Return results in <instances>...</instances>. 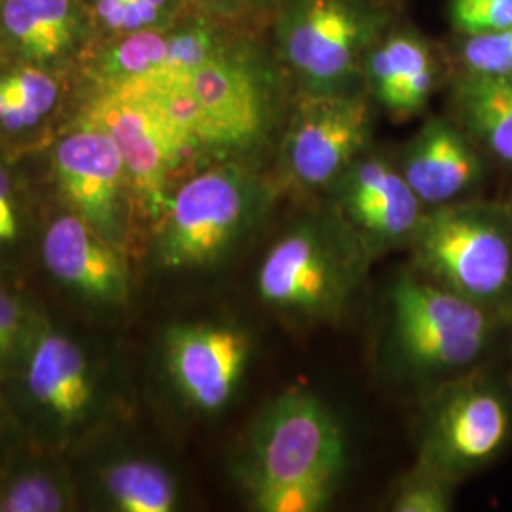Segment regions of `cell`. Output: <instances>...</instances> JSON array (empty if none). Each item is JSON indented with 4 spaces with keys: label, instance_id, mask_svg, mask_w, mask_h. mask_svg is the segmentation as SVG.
<instances>
[{
    "label": "cell",
    "instance_id": "52a82bcc",
    "mask_svg": "<svg viewBox=\"0 0 512 512\" xmlns=\"http://www.w3.org/2000/svg\"><path fill=\"white\" fill-rule=\"evenodd\" d=\"M84 126L107 133L122 152L128 179L154 217H162L167 186L198 143L145 93L110 82L86 114Z\"/></svg>",
    "mask_w": 512,
    "mask_h": 512
},
{
    "label": "cell",
    "instance_id": "8992f818",
    "mask_svg": "<svg viewBox=\"0 0 512 512\" xmlns=\"http://www.w3.org/2000/svg\"><path fill=\"white\" fill-rule=\"evenodd\" d=\"M196 105L200 147L249 150L275 122L277 67L260 57L224 48L186 74Z\"/></svg>",
    "mask_w": 512,
    "mask_h": 512
},
{
    "label": "cell",
    "instance_id": "4dcf8cb0",
    "mask_svg": "<svg viewBox=\"0 0 512 512\" xmlns=\"http://www.w3.org/2000/svg\"><path fill=\"white\" fill-rule=\"evenodd\" d=\"M169 0H129L131 8V33L150 29L164 18Z\"/></svg>",
    "mask_w": 512,
    "mask_h": 512
},
{
    "label": "cell",
    "instance_id": "ffe728a7",
    "mask_svg": "<svg viewBox=\"0 0 512 512\" xmlns=\"http://www.w3.org/2000/svg\"><path fill=\"white\" fill-rule=\"evenodd\" d=\"M2 21L23 54L33 59H54L73 44V0H4Z\"/></svg>",
    "mask_w": 512,
    "mask_h": 512
},
{
    "label": "cell",
    "instance_id": "30bf717a",
    "mask_svg": "<svg viewBox=\"0 0 512 512\" xmlns=\"http://www.w3.org/2000/svg\"><path fill=\"white\" fill-rule=\"evenodd\" d=\"M57 183L78 217L110 241L124 239V183L129 181L122 152L107 133L84 126L67 135L54 152Z\"/></svg>",
    "mask_w": 512,
    "mask_h": 512
},
{
    "label": "cell",
    "instance_id": "d4e9b609",
    "mask_svg": "<svg viewBox=\"0 0 512 512\" xmlns=\"http://www.w3.org/2000/svg\"><path fill=\"white\" fill-rule=\"evenodd\" d=\"M454 29L473 37L512 27V0H450Z\"/></svg>",
    "mask_w": 512,
    "mask_h": 512
},
{
    "label": "cell",
    "instance_id": "ba28073f",
    "mask_svg": "<svg viewBox=\"0 0 512 512\" xmlns=\"http://www.w3.org/2000/svg\"><path fill=\"white\" fill-rule=\"evenodd\" d=\"M370 137V107L359 92L302 93L281 141V171L302 190H321L344 175Z\"/></svg>",
    "mask_w": 512,
    "mask_h": 512
},
{
    "label": "cell",
    "instance_id": "d6986e66",
    "mask_svg": "<svg viewBox=\"0 0 512 512\" xmlns=\"http://www.w3.org/2000/svg\"><path fill=\"white\" fill-rule=\"evenodd\" d=\"M456 105L476 141L512 164V74L467 73L456 90Z\"/></svg>",
    "mask_w": 512,
    "mask_h": 512
},
{
    "label": "cell",
    "instance_id": "2e32d148",
    "mask_svg": "<svg viewBox=\"0 0 512 512\" xmlns=\"http://www.w3.org/2000/svg\"><path fill=\"white\" fill-rule=\"evenodd\" d=\"M224 48L228 46L202 25L175 33L141 29L110 54L107 67L112 82L177 76L192 73Z\"/></svg>",
    "mask_w": 512,
    "mask_h": 512
},
{
    "label": "cell",
    "instance_id": "f1b7e54d",
    "mask_svg": "<svg viewBox=\"0 0 512 512\" xmlns=\"http://www.w3.org/2000/svg\"><path fill=\"white\" fill-rule=\"evenodd\" d=\"M38 120L37 114L19 97L10 76L0 78V124L10 131H19L33 128Z\"/></svg>",
    "mask_w": 512,
    "mask_h": 512
},
{
    "label": "cell",
    "instance_id": "f546056e",
    "mask_svg": "<svg viewBox=\"0 0 512 512\" xmlns=\"http://www.w3.org/2000/svg\"><path fill=\"white\" fill-rule=\"evenodd\" d=\"M21 329V311L18 302L0 291V361L10 353Z\"/></svg>",
    "mask_w": 512,
    "mask_h": 512
},
{
    "label": "cell",
    "instance_id": "7402d4cb",
    "mask_svg": "<svg viewBox=\"0 0 512 512\" xmlns=\"http://www.w3.org/2000/svg\"><path fill=\"white\" fill-rule=\"evenodd\" d=\"M107 490L124 512H169L177 501L171 476L147 461H124L110 467L105 476Z\"/></svg>",
    "mask_w": 512,
    "mask_h": 512
},
{
    "label": "cell",
    "instance_id": "277c9868",
    "mask_svg": "<svg viewBox=\"0 0 512 512\" xmlns=\"http://www.w3.org/2000/svg\"><path fill=\"white\" fill-rule=\"evenodd\" d=\"M262 203V184L239 165H222L192 177L165 203L160 262L171 270L215 264L249 228Z\"/></svg>",
    "mask_w": 512,
    "mask_h": 512
},
{
    "label": "cell",
    "instance_id": "1f68e13d",
    "mask_svg": "<svg viewBox=\"0 0 512 512\" xmlns=\"http://www.w3.org/2000/svg\"><path fill=\"white\" fill-rule=\"evenodd\" d=\"M97 12L110 29L131 33L129 0H97Z\"/></svg>",
    "mask_w": 512,
    "mask_h": 512
},
{
    "label": "cell",
    "instance_id": "4fadbf2b",
    "mask_svg": "<svg viewBox=\"0 0 512 512\" xmlns=\"http://www.w3.org/2000/svg\"><path fill=\"white\" fill-rule=\"evenodd\" d=\"M118 247L78 215L55 219L42 241L46 268L80 293L120 302L128 294V274Z\"/></svg>",
    "mask_w": 512,
    "mask_h": 512
},
{
    "label": "cell",
    "instance_id": "5b68a950",
    "mask_svg": "<svg viewBox=\"0 0 512 512\" xmlns=\"http://www.w3.org/2000/svg\"><path fill=\"white\" fill-rule=\"evenodd\" d=\"M346 465V439L329 406L304 389L279 395L253 429L247 488L306 478H336Z\"/></svg>",
    "mask_w": 512,
    "mask_h": 512
},
{
    "label": "cell",
    "instance_id": "d6a6232c",
    "mask_svg": "<svg viewBox=\"0 0 512 512\" xmlns=\"http://www.w3.org/2000/svg\"><path fill=\"white\" fill-rule=\"evenodd\" d=\"M18 234V217L10 196V186L0 173V241H12Z\"/></svg>",
    "mask_w": 512,
    "mask_h": 512
},
{
    "label": "cell",
    "instance_id": "9a60e30c",
    "mask_svg": "<svg viewBox=\"0 0 512 512\" xmlns=\"http://www.w3.org/2000/svg\"><path fill=\"white\" fill-rule=\"evenodd\" d=\"M437 73L429 44L412 31L387 33L366 57V88L395 118H410L427 105Z\"/></svg>",
    "mask_w": 512,
    "mask_h": 512
},
{
    "label": "cell",
    "instance_id": "6da1fadb",
    "mask_svg": "<svg viewBox=\"0 0 512 512\" xmlns=\"http://www.w3.org/2000/svg\"><path fill=\"white\" fill-rule=\"evenodd\" d=\"M274 16L277 63L306 95L357 92L387 19L378 0H281Z\"/></svg>",
    "mask_w": 512,
    "mask_h": 512
},
{
    "label": "cell",
    "instance_id": "603a6c76",
    "mask_svg": "<svg viewBox=\"0 0 512 512\" xmlns=\"http://www.w3.org/2000/svg\"><path fill=\"white\" fill-rule=\"evenodd\" d=\"M336 490V478H306L256 488L251 499L262 512H317L325 509Z\"/></svg>",
    "mask_w": 512,
    "mask_h": 512
},
{
    "label": "cell",
    "instance_id": "4316f807",
    "mask_svg": "<svg viewBox=\"0 0 512 512\" xmlns=\"http://www.w3.org/2000/svg\"><path fill=\"white\" fill-rule=\"evenodd\" d=\"M448 480L439 476L421 475L410 480L395 495L391 509L397 512H446L452 509V495L448 490Z\"/></svg>",
    "mask_w": 512,
    "mask_h": 512
},
{
    "label": "cell",
    "instance_id": "cb8c5ba5",
    "mask_svg": "<svg viewBox=\"0 0 512 512\" xmlns=\"http://www.w3.org/2000/svg\"><path fill=\"white\" fill-rule=\"evenodd\" d=\"M461 59L467 73L512 74V27L467 38Z\"/></svg>",
    "mask_w": 512,
    "mask_h": 512
},
{
    "label": "cell",
    "instance_id": "8fae6325",
    "mask_svg": "<svg viewBox=\"0 0 512 512\" xmlns=\"http://www.w3.org/2000/svg\"><path fill=\"white\" fill-rule=\"evenodd\" d=\"M338 215L348 222L366 249L412 239L421 202L401 169L378 156H359L336 181Z\"/></svg>",
    "mask_w": 512,
    "mask_h": 512
},
{
    "label": "cell",
    "instance_id": "7c38bea8",
    "mask_svg": "<svg viewBox=\"0 0 512 512\" xmlns=\"http://www.w3.org/2000/svg\"><path fill=\"white\" fill-rule=\"evenodd\" d=\"M167 366L184 399L215 412L236 391L251 355V340L230 325H183L169 330Z\"/></svg>",
    "mask_w": 512,
    "mask_h": 512
},
{
    "label": "cell",
    "instance_id": "9c48e42d",
    "mask_svg": "<svg viewBox=\"0 0 512 512\" xmlns=\"http://www.w3.org/2000/svg\"><path fill=\"white\" fill-rule=\"evenodd\" d=\"M512 431L507 399L486 382H461L444 389L429 410L423 473L452 480L497 458Z\"/></svg>",
    "mask_w": 512,
    "mask_h": 512
},
{
    "label": "cell",
    "instance_id": "484cf974",
    "mask_svg": "<svg viewBox=\"0 0 512 512\" xmlns=\"http://www.w3.org/2000/svg\"><path fill=\"white\" fill-rule=\"evenodd\" d=\"M65 509V497L52 480L25 476L14 482L0 499L2 512H57Z\"/></svg>",
    "mask_w": 512,
    "mask_h": 512
},
{
    "label": "cell",
    "instance_id": "44dd1931",
    "mask_svg": "<svg viewBox=\"0 0 512 512\" xmlns=\"http://www.w3.org/2000/svg\"><path fill=\"white\" fill-rule=\"evenodd\" d=\"M393 340L408 365L435 374L473 365L490 342L486 336L431 329H393Z\"/></svg>",
    "mask_w": 512,
    "mask_h": 512
},
{
    "label": "cell",
    "instance_id": "7a4b0ae2",
    "mask_svg": "<svg viewBox=\"0 0 512 512\" xmlns=\"http://www.w3.org/2000/svg\"><path fill=\"white\" fill-rule=\"evenodd\" d=\"M366 249L336 215L302 220L275 241L256 275L260 298L302 319H334L365 268Z\"/></svg>",
    "mask_w": 512,
    "mask_h": 512
},
{
    "label": "cell",
    "instance_id": "83f0119b",
    "mask_svg": "<svg viewBox=\"0 0 512 512\" xmlns=\"http://www.w3.org/2000/svg\"><path fill=\"white\" fill-rule=\"evenodd\" d=\"M19 97L23 99V103L37 114L38 118H42L44 114H48L54 109L55 101H57V84L52 76L38 71V69H21L18 73L8 74Z\"/></svg>",
    "mask_w": 512,
    "mask_h": 512
},
{
    "label": "cell",
    "instance_id": "5bb4252c",
    "mask_svg": "<svg viewBox=\"0 0 512 512\" xmlns=\"http://www.w3.org/2000/svg\"><path fill=\"white\" fill-rule=\"evenodd\" d=\"M401 173L421 205L456 202L482 175V164L469 139L442 118L429 120L404 150Z\"/></svg>",
    "mask_w": 512,
    "mask_h": 512
},
{
    "label": "cell",
    "instance_id": "ac0fdd59",
    "mask_svg": "<svg viewBox=\"0 0 512 512\" xmlns=\"http://www.w3.org/2000/svg\"><path fill=\"white\" fill-rule=\"evenodd\" d=\"M393 329L450 330L492 338L488 308L433 281L403 279L391 291Z\"/></svg>",
    "mask_w": 512,
    "mask_h": 512
},
{
    "label": "cell",
    "instance_id": "836d02e7",
    "mask_svg": "<svg viewBox=\"0 0 512 512\" xmlns=\"http://www.w3.org/2000/svg\"><path fill=\"white\" fill-rule=\"evenodd\" d=\"M205 6L222 8V10H270L275 12L281 0H196Z\"/></svg>",
    "mask_w": 512,
    "mask_h": 512
},
{
    "label": "cell",
    "instance_id": "e0dca14e",
    "mask_svg": "<svg viewBox=\"0 0 512 512\" xmlns=\"http://www.w3.org/2000/svg\"><path fill=\"white\" fill-rule=\"evenodd\" d=\"M31 395L59 420L74 421L92 399L90 370L82 349L61 334L38 340L27 370Z\"/></svg>",
    "mask_w": 512,
    "mask_h": 512
},
{
    "label": "cell",
    "instance_id": "3957f363",
    "mask_svg": "<svg viewBox=\"0 0 512 512\" xmlns=\"http://www.w3.org/2000/svg\"><path fill=\"white\" fill-rule=\"evenodd\" d=\"M433 283L490 308L512 296V213L495 203L431 207L412 236Z\"/></svg>",
    "mask_w": 512,
    "mask_h": 512
}]
</instances>
